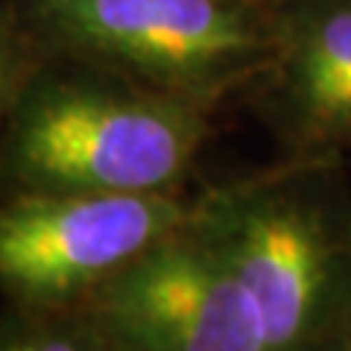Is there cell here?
<instances>
[{
	"mask_svg": "<svg viewBox=\"0 0 351 351\" xmlns=\"http://www.w3.org/2000/svg\"><path fill=\"white\" fill-rule=\"evenodd\" d=\"M205 112L126 76L44 56L0 132V196L176 191L205 141Z\"/></svg>",
	"mask_w": 351,
	"mask_h": 351,
	"instance_id": "cell-1",
	"label": "cell"
},
{
	"mask_svg": "<svg viewBox=\"0 0 351 351\" xmlns=\"http://www.w3.org/2000/svg\"><path fill=\"white\" fill-rule=\"evenodd\" d=\"M50 59H71L211 106L272 71L278 24L255 0H9Z\"/></svg>",
	"mask_w": 351,
	"mask_h": 351,
	"instance_id": "cell-2",
	"label": "cell"
},
{
	"mask_svg": "<svg viewBox=\"0 0 351 351\" xmlns=\"http://www.w3.org/2000/svg\"><path fill=\"white\" fill-rule=\"evenodd\" d=\"M196 208L176 191L0 196V295L12 311H73Z\"/></svg>",
	"mask_w": 351,
	"mask_h": 351,
	"instance_id": "cell-3",
	"label": "cell"
},
{
	"mask_svg": "<svg viewBox=\"0 0 351 351\" xmlns=\"http://www.w3.org/2000/svg\"><path fill=\"white\" fill-rule=\"evenodd\" d=\"M202 208L258 307L267 351H319L346 293V246L319 196L278 176L205 193Z\"/></svg>",
	"mask_w": 351,
	"mask_h": 351,
	"instance_id": "cell-4",
	"label": "cell"
},
{
	"mask_svg": "<svg viewBox=\"0 0 351 351\" xmlns=\"http://www.w3.org/2000/svg\"><path fill=\"white\" fill-rule=\"evenodd\" d=\"M120 351H267L258 307L205 217L164 237L80 304Z\"/></svg>",
	"mask_w": 351,
	"mask_h": 351,
	"instance_id": "cell-5",
	"label": "cell"
},
{
	"mask_svg": "<svg viewBox=\"0 0 351 351\" xmlns=\"http://www.w3.org/2000/svg\"><path fill=\"white\" fill-rule=\"evenodd\" d=\"M278 24V100L304 144L351 135V0H299Z\"/></svg>",
	"mask_w": 351,
	"mask_h": 351,
	"instance_id": "cell-6",
	"label": "cell"
},
{
	"mask_svg": "<svg viewBox=\"0 0 351 351\" xmlns=\"http://www.w3.org/2000/svg\"><path fill=\"white\" fill-rule=\"evenodd\" d=\"M0 351H120L80 307L53 313L9 311L0 319Z\"/></svg>",
	"mask_w": 351,
	"mask_h": 351,
	"instance_id": "cell-7",
	"label": "cell"
},
{
	"mask_svg": "<svg viewBox=\"0 0 351 351\" xmlns=\"http://www.w3.org/2000/svg\"><path fill=\"white\" fill-rule=\"evenodd\" d=\"M41 62L44 53L36 47L29 32L21 27L12 6H0V132L6 126L15 100Z\"/></svg>",
	"mask_w": 351,
	"mask_h": 351,
	"instance_id": "cell-8",
	"label": "cell"
},
{
	"mask_svg": "<svg viewBox=\"0 0 351 351\" xmlns=\"http://www.w3.org/2000/svg\"><path fill=\"white\" fill-rule=\"evenodd\" d=\"M346 351H351V334H348V348H346Z\"/></svg>",
	"mask_w": 351,
	"mask_h": 351,
	"instance_id": "cell-9",
	"label": "cell"
},
{
	"mask_svg": "<svg viewBox=\"0 0 351 351\" xmlns=\"http://www.w3.org/2000/svg\"><path fill=\"white\" fill-rule=\"evenodd\" d=\"M255 3H263V0H255Z\"/></svg>",
	"mask_w": 351,
	"mask_h": 351,
	"instance_id": "cell-10",
	"label": "cell"
}]
</instances>
